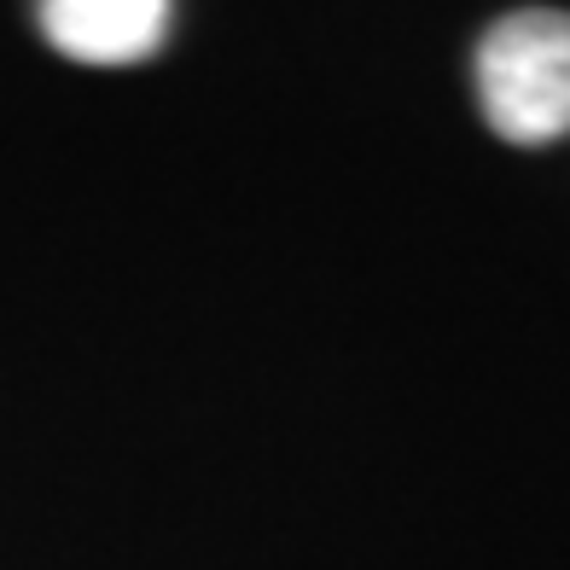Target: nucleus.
<instances>
[{
	"label": "nucleus",
	"instance_id": "obj_1",
	"mask_svg": "<svg viewBox=\"0 0 570 570\" xmlns=\"http://www.w3.org/2000/svg\"><path fill=\"white\" fill-rule=\"evenodd\" d=\"M478 106L501 140L548 146L570 135V18L512 12L478 41Z\"/></svg>",
	"mask_w": 570,
	"mask_h": 570
},
{
	"label": "nucleus",
	"instance_id": "obj_2",
	"mask_svg": "<svg viewBox=\"0 0 570 570\" xmlns=\"http://www.w3.org/2000/svg\"><path fill=\"white\" fill-rule=\"evenodd\" d=\"M36 18L53 53L94 70H117L151 59L169 41L175 0H41Z\"/></svg>",
	"mask_w": 570,
	"mask_h": 570
}]
</instances>
